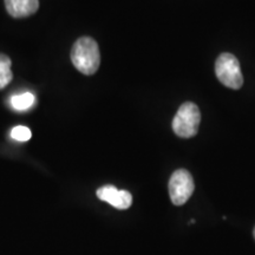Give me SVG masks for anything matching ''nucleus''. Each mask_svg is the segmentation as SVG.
<instances>
[{"instance_id": "f257e3e1", "label": "nucleus", "mask_w": 255, "mask_h": 255, "mask_svg": "<svg viewBox=\"0 0 255 255\" xmlns=\"http://www.w3.org/2000/svg\"><path fill=\"white\" fill-rule=\"evenodd\" d=\"M71 62L83 75H94L101 64V53L98 44L90 37H82L73 44Z\"/></svg>"}, {"instance_id": "f03ea898", "label": "nucleus", "mask_w": 255, "mask_h": 255, "mask_svg": "<svg viewBox=\"0 0 255 255\" xmlns=\"http://www.w3.org/2000/svg\"><path fill=\"white\" fill-rule=\"evenodd\" d=\"M201 114L196 104L187 102L177 110L173 120V130L178 137L190 138L199 131Z\"/></svg>"}, {"instance_id": "7ed1b4c3", "label": "nucleus", "mask_w": 255, "mask_h": 255, "mask_svg": "<svg viewBox=\"0 0 255 255\" xmlns=\"http://www.w3.org/2000/svg\"><path fill=\"white\" fill-rule=\"evenodd\" d=\"M216 77L225 87L238 90L244 84L240 63L232 53H222L215 63Z\"/></svg>"}, {"instance_id": "20e7f679", "label": "nucleus", "mask_w": 255, "mask_h": 255, "mask_svg": "<svg viewBox=\"0 0 255 255\" xmlns=\"http://www.w3.org/2000/svg\"><path fill=\"white\" fill-rule=\"evenodd\" d=\"M168 187L171 202L175 206H182L193 195L195 184L189 171L186 169H178L171 175Z\"/></svg>"}, {"instance_id": "39448f33", "label": "nucleus", "mask_w": 255, "mask_h": 255, "mask_svg": "<svg viewBox=\"0 0 255 255\" xmlns=\"http://www.w3.org/2000/svg\"><path fill=\"white\" fill-rule=\"evenodd\" d=\"M97 197L117 209H128L132 203V195L128 190H119L114 186H103L97 190Z\"/></svg>"}, {"instance_id": "423d86ee", "label": "nucleus", "mask_w": 255, "mask_h": 255, "mask_svg": "<svg viewBox=\"0 0 255 255\" xmlns=\"http://www.w3.org/2000/svg\"><path fill=\"white\" fill-rule=\"evenodd\" d=\"M5 6L13 18H26L38 11L39 0H5Z\"/></svg>"}, {"instance_id": "0eeeda50", "label": "nucleus", "mask_w": 255, "mask_h": 255, "mask_svg": "<svg viewBox=\"0 0 255 255\" xmlns=\"http://www.w3.org/2000/svg\"><path fill=\"white\" fill-rule=\"evenodd\" d=\"M9 103H11V107L17 111L28 110L36 104V96L32 92H24V94L12 96Z\"/></svg>"}, {"instance_id": "6e6552de", "label": "nucleus", "mask_w": 255, "mask_h": 255, "mask_svg": "<svg viewBox=\"0 0 255 255\" xmlns=\"http://www.w3.org/2000/svg\"><path fill=\"white\" fill-rule=\"evenodd\" d=\"M11 59L4 53H0V90L7 87L13 78L11 71Z\"/></svg>"}, {"instance_id": "1a4fd4ad", "label": "nucleus", "mask_w": 255, "mask_h": 255, "mask_svg": "<svg viewBox=\"0 0 255 255\" xmlns=\"http://www.w3.org/2000/svg\"><path fill=\"white\" fill-rule=\"evenodd\" d=\"M31 136H32L31 130L28 129V128L23 127V126L14 127L11 131L12 138L19 142H26L31 138Z\"/></svg>"}, {"instance_id": "9d476101", "label": "nucleus", "mask_w": 255, "mask_h": 255, "mask_svg": "<svg viewBox=\"0 0 255 255\" xmlns=\"http://www.w3.org/2000/svg\"><path fill=\"white\" fill-rule=\"evenodd\" d=\"M253 233H254V239H255V228H254V232Z\"/></svg>"}]
</instances>
